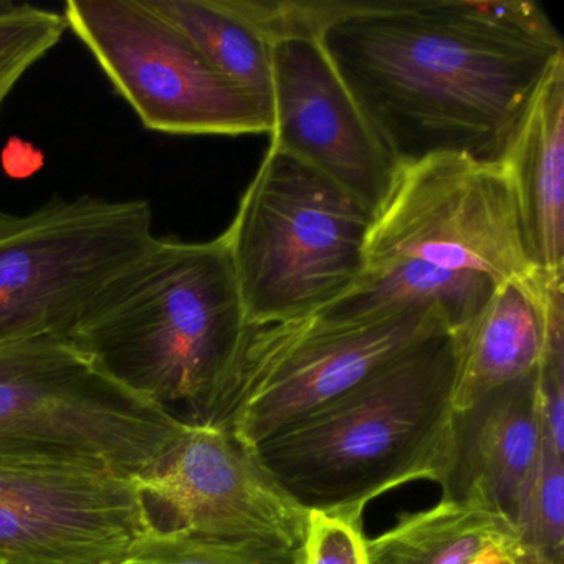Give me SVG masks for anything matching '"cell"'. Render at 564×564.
Segmentation results:
<instances>
[{
	"label": "cell",
	"mask_w": 564,
	"mask_h": 564,
	"mask_svg": "<svg viewBox=\"0 0 564 564\" xmlns=\"http://www.w3.org/2000/svg\"><path fill=\"white\" fill-rule=\"evenodd\" d=\"M299 564H371L362 521L308 511Z\"/></svg>",
	"instance_id": "obj_23"
},
{
	"label": "cell",
	"mask_w": 564,
	"mask_h": 564,
	"mask_svg": "<svg viewBox=\"0 0 564 564\" xmlns=\"http://www.w3.org/2000/svg\"><path fill=\"white\" fill-rule=\"evenodd\" d=\"M550 275L534 270L523 279L500 283L480 315L452 333L455 412L540 369L546 351Z\"/></svg>",
	"instance_id": "obj_14"
},
{
	"label": "cell",
	"mask_w": 564,
	"mask_h": 564,
	"mask_svg": "<svg viewBox=\"0 0 564 564\" xmlns=\"http://www.w3.org/2000/svg\"><path fill=\"white\" fill-rule=\"evenodd\" d=\"M62 15L148 130L180 137L270 133V111L144 0H68Z\"/></svg>",
	"instance_id": "obj_7"
},
{
	"label": "cell",
	"mask_w": 564,
	"mask_h": 564,
	"mask_svg": "<svg viewBox=\"0 0 564 564\" xmlns=\"http://www.w3.org/2000/svg\"><path fill=\"white\" fill-rule=\"evenodd\" d=\"M451 329L419 343L252 448L300 508L362 521L376 498L412 481L444 485L454 462Z\"/></svg>",
	"instance_id": "obj_3"
},
{
	"label": "cell",
	"mask_w": 564,
	"mask_h": 564,
	"mask_svg": "<svg viewBox=\"0 0 564 564\" xmlns=\"http://www.w3.org/2000/svg\"><path fill=\"white\" fill-rule=\"evenodd\" d=\"M154 239L144 199L54 197L0 210V345L67 339L98 293Z\"/></svg>",
	"instance_id": "obj_6"
},
{
	"label": "cell",
	"mask_w": 564,
	"mask_h": 564,
	"mask_svg": "<svg viewBox=\"0 0 564 564\" xmlns=\"http://www.w3.org/2000/svg\"><path fill=\"white\" fill-rule=\"evenodd\" d=\"M468 564H560L523 543L520 538L488 547Z\"/></svg>",
	"instance_id": "obj_25"
},
{
	"label": "cell",
	"mask_w": 564,
	"mask_h": 564,
	"mask_svg": "<svg viewBox=\"0 0 564 564\" xmlns=\"http://www.w3.org/2000/svg\"><path fill=\"white\" fill-rule=\"evenodd\" d=\"M237 11L249 19L273 44L280 39L316 37L329 22L355 8L358 0H232Z\"/></svg>",
	"instance_id": "obj_22"
},
{
	"label": "cell",
	"mask_w": 564,
	"mask_h": 564,
	"mask_svg": "<svg viewBox=\"0 0 564 564\" xmlns=\"http://www.w3.org/2000/svg\"><path fill=\"white\" fill-rule=\"evenodd\" d=\"M200 54L270 111L272 44L232 0H144Z\"/></svg>",
	"instance_id": "obj_18"
},
{
	"label": "cell",
	"mask_w": 564,
	"mask_h": 564,
	"mask_svg": "<svg viewBox=\"0 0 564 564\" xmlns=\"http://www.w3.org/2000/svg\"><path fill=\"white\" fill-rule=\"evenodd\" d=\"M158 531L253 538L300 547L306 513L229 432L187 424L166 460L137 478Z\"/></svg>",
	"instance_id": "obj_11"
},
{
	"label": "cell",
	"mask_w": 564,
	"mask_h": 564,
	"mask_svg": "<svg viewBox=\"0 0 564 564\" xmlns=\"http://www.w3.org/2000/svg\"><path fill=\"white\" fill-rule=\"evenodd\" d=\"M247 329L226 237H154L98 293L67 341L173 417L206 424Z\"/></svg>",
	"instance_id": "obj_2"
},
{
	"label": "cell",
	"mask_w": 564,
	"mask_h": 564,
	"mask_svg": "<svg viewBox=\"0 0 564 564\" xmlns=\"http://www.w3.org/2000/svg\"><path fill=\"white\" fill-rule=\"evenodd\" d=\"M153 530L137 478L0 460V564H113Z\"/></svg>",
	"instance_id": "obj_10"
},
{
	"label": "cell",
	"mask_w": 564,
	"mask_h": 564,
	"mask_svg": "<svg viewBox=\"0 0 564 564\" xmlns=\"http://www.w3.org/2000/svg\"><path fill=\"white\" fill-rule=\"evenodd\" d=\"M511 521L523 543L564 564V452L547 441L544 431L540 457Z\"/></svg>",
	"instance_id": "obj_20"
},
{
	"label": "cell",
	"mask_w": 564,
	"mask_h": 564,
	"mask_svg": "<svg viewBox=\"0 0 564 564\" xmlns=\"http://www.w3.org/2000/svg\"><path fill=\"white\" fill-rule=\"evenodd\" d=\"M62 12L0 0V111L24 75L61 44Z\"/></svg>",
	"instance_id": "obj_21"
},
{
	"label": "cell",
	"mask_w": 564,
	"mask_h": 564,
	"mask_svg": "<svg viewBox=\"0 0 564 564\" xmlns=\"http://www.w3.org/2000/svg\"><path fill=\"white\" fill-rule=\"evenodd\" d=\"M186 422L84 356L0 382V460L62 462L153 474Z\"/></svg>",
	"instance_id": "obj_8"
},
{
	"label": "cell",
	"mask_w": 564,
	"mask_h": 564,
	"mask_svg": "<svg viewBox=\"0 0 564 564\" xmlns=\"http://www.w3.org/2000/svg\"><path fill=\"white\" fill-rule=\"evenodd\" d=\"M299 550L253 538L153 530L113 564H299Z\"/></svg>",
	"instance_id": "obj_19"
},
{
	"label": "cell",
	"mask_w": 564,
	"mask_h": 564,
	"mask_svg": "<svg viewBox=\"0 0 564 564\" xmlns=\"http://www.w3.org/2000/svg\"><path fill=\"white\" fill-rule=\"evenodd\" d=\"M319 44L398 166L501 163L564 44L531 2H356Z\"/></svg>",
	"instance_id": "obj_1"
},
{
	"label": "cell",
	"mask_w": 564,
	"mask_h": 564,
	"mask_svg": "<svg viewBox=\"0 0 564 564\" xmlns=\"http://www.w3.org/2000/svg\"><path fill=\"white\" fill-rule=\"evenodd\" d=\"M375 214L270 144L223 234L249 326L308 318L358 285Z\"/></svg>",
	"instance_id": "obj_4"
},
{
	"label": "cell",
	"mask_w": 564,
	"mask_h": 564,
	"mask_svg": "<svg viewBox=\"0 0 564 564\" xmlns=\"http://www.w3.org/2000/svg\"><path fill=\"white\" fill-rule=\"evenodd\" d=\"M74 356H78V352L67 339L58 336H42L28 341L0 345V382Z\"/></svg>",
	"instance_id": "obj_24"
},
{
	"label": "cell",
	"mask_w": 564,
	"mask_h": 564,
	"mask_svg": "<svg viewBox=\"0 0 564 564\" xmlns=\"http://www.w3.org/2000/svg\"><path fill=\"white\" fill-rule=\"evenodd\" d=\"M518 538L513 521L478 491L441 498L404 513L368 540L371 564H468L495 544Z\"/></svg>",
	"instance_id": "obj_17"
},
{
	"label": "cell",
	"mask_w": 564,
	"mask_h": 564,
	"mask_svg": "<svg viewBox=\"0 0 564 564\" xmlns=\"http://www.w3.org/2000/svg\"><path fill=\"white\" fill-rule=\"evenodd\" d=\"M501 164L513 184L531 267L564 273V61L538 91Z\"/></svg>",
	"instance_id": "obj_15"
},
{
	"label": "cell",
	"mask_w": 564,
	"mask_h": 564,
	"mask_svg": "<svg viewBox=\"0 0 564 564\" xmlns=\"http://www.w3.org/2000/svg\"><path fill=\"white\" fill-rule=\"evenodd\" d=\"M498 285L478 273L394 259L368 267L358 285L313 316L323 322L349 323L417 306H438L455 333L480 315Z\"/></svg>",
	"instance_id": "obj_16"
},
{
	"label": "cell",
	"mask_w": 564,
	"mask_h": 564,
	"mask_svg": "<svg viewBox=\"0 0 564 564\" xmlns=\"http://www.w3.org/2000/svg\"><path fill=\"white\" fill-rule=\"evenodd\" d=\"M270 118L272 147L378 214L399 166L379 143L319 39L273 42Z\"/></svg>",
	"instance_id": "obj_12"
},
{
	"label": "cell",
	"mask_w": 564,
	"mask_h": 564,
	"mask_svg": "<svg viewBox=\"0 0 564 564\" xmlns=\"http://www.w3.org/2000/svg\"><path fill=\"white\" fill-rule=\"evenodd\" d=\"M394 259L478 273L497 283L531 275L503 164L437 154L399 166L369 232L368 267Z\"/></svg>",
	"instance_id": "obj_9"
},
{
	"label": "cell",
	"mask_w": 564,
	"mask_h": 564,
	"mask_svg": "<svg viewBox=\"0 0 564 564\" xmlns=\"http://www.w3.org/2000/svg\"><path fill=\"white\" fill-rule=\"evenodd\" d=\"M445 329L438 306L362 322L308 316L249 326L204 425L224 429L252 451Z\"/></svg>",
	"instance_id": "obj_5"
},
{
	"label": "cell",
	"mask_w": 564,
	"mask_h": 564,
	"mask_svg": "<svg viewBox=\"0 0 564 564\" xmlns=\"http://www.w3.org/2000/svg\"><path fill=\"white\" fill-rule=\"evenodd\" d=\"M454 444L442 497L478 491L511 518L543 444L538 371L455 412Z\"/></svg>",
	"instance_id": "obj_13"
}]
</instances>
